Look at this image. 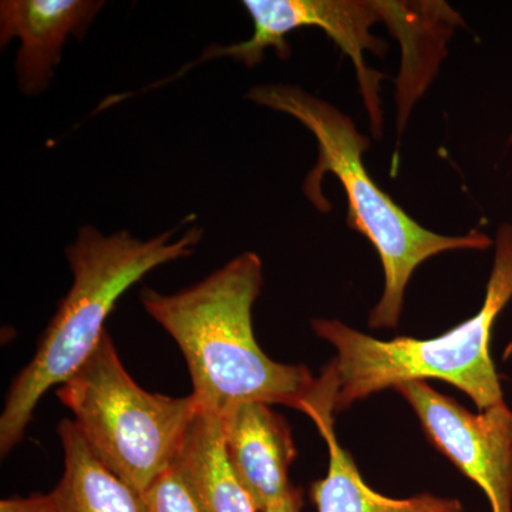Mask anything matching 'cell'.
<instances>
[{
	"label": "cell",
	"instance_id": "obj_6",
	"mask_svg": "<svg viewBox=\"0 0 512 512\" xmlns=\"http://www.w3.org/2000/svg\"><path fill=\"white\" fill-rule=\"evenodd\" d=\"M399 5L400 2L376 0H245L242 6L251 16L254 25L252 36L234 45H215L212 57H229L252 69L261 64L266 50L271 47L281 59H288L291 46L286 42V36L293 30H323L352 59L373 134L380 137L383 113L379 82L383 76L367 69L363 55L366 50H372L379 56L386 53V43L373 36L370 28L383 20H392Z\"/></svg>",
	"mask_w": 512,
	"mask_h": 512
},
{
	"label": "cell",
	"instance_id": "obj_3",
	"mask_svg": "<svg viewBox=\"0 0 512 512\" xmlns=\"http://www.w3.org/2000/svg\"><path fill=\"white\" fill-rule=\"evenodd\" d=\"M245 97L258 106L288 114L315 136L318 161L306 175L302 191L318 211H330L322 192L325 174H335L342 184L348 197L349 227L372 242L383 265V295L370 312V328L394 329L399 325L410 278L431 256L447 251H484L494 244L484 232L447 237L412 220L367 174L362 157L370 147L369 138L328 101L291 84H259Z\"/></svg>",
	"mask_w": 512,
	"mask_h": 512
},
{
	"label": "cell",
	"instance_id": "obj_13",
	"mask_svg": "<svg viewBox=\"0 0 512 512\" xmlns=\"http://www.w3.org/2000/svg\"><path fill=\"white\" fill-rule=\"evenodd\" d=\"M146 512H198L183 474L174 466L141 494Z\"/></svg>",
	"mask_w": 512,
	"mask_h": 512
},
{
	"label": "cell",
	"instance_id": "obj_2",
	"mask_svg": "<svg viewBox=\"0 0 512 512\" xmlns=\"http://www.w3.org/2000/svg\"><path fill=\"white\" fill-rule=\"evenodd\" d=\"M150 239L128 231L104 234L84 225L66 248L72 286L40 336L35 356L10 384L0 414V453L8 456L25 437L37 404L47 390L69 380L92 356L121 296L158 266L190 258L204 231L192 225Z\"/></svg>",
	"mask_w": 512,
	"mask_h": 512
},
{
	"label": "cell",
	"instance_id": "obj_15",
	"mask_svg": "<svg viewBox=\"0 0 512 512\" xmlns=\"http://www.w3.org/2000/svg\"><path fill=\"white\" fill-rule=\"evenodd\" d=\"M303 507V493L301 488L293 487L291 493L284 500L272 504L264 512H301Z\"/></svg>",
	"mask_w": 512,
	"mask_h": 512
},
{
	"label": "cell",
	"instance_id": "obj_4",
	"mask_svg": "<svg viewBox=\"0 0 512 512\" xmlns=\"http://www.w3.org/2000/svg\"><path fill=\"white\" fill-rule=\"evenodd\" d=\"M494 245L480 311L437 338L379 340L340 320H312L313 332L336 349L326 366L335 383V412L390 387L427 379L453 384L480 412L505 402L490 343L495 320L512 299L511 224L500 225Z\"/></svg>",
	"mask_w": 512,
	"mask_h": 512
},
{
	"label": "cell",
	"instance_id": "obj_5",
	"mask_svg": "<svg viewBox=\"0 0 512 512\" xmlns=\"http://www.w3.org/2000/svg\"><path fill=\"white\" fill-rule=\"evenodd\" d=\"M57 397L97 460L140 495L174 466L201 412L194 394L171 397L138 386L109 332Z\"/></svg>",
	"mask_w": 512,
	"mask_h": 512
},
{
	"label": "cell",
	"instance_id": "obj_8",
	"mask_svg": "<svg viewBox=\"0 0 512 512\" xmlns=\"http://www.w3.org/2000/svg\"><path fill=\"white\" fill-rule=\"evenodd\" d=\"M103 0H2L0 46L18 39L15 74L20 92L49 89L70 36L83 39L104 8Z\"/></svg>",
	"mask_w": 512,
	"mask_h": 512
},
{
	"label": "cell",
	"instance_id": "obj_10",
	"mask_svg": "<svg viewBox=\"0 0 512 512\" xmlns=\"http://www.w3.org/2000/svg\"><path fill=\"white\" fill-rule=\"evenodd\" d=\"M335 413L333 397H326L306 413L315 421L329 450L328 474L311 487L318 512H464V505L457 498L429 493L390 498L369 487L352 456L340 446L333 420Z\"/></svg>",
	"mask_w": 512,
	"mask_h": 512
},
{
	"label": "cell",
	"instance_id": "obj_14",
	"mask_svg": "<svg viewBox=\"0 0 512 512\" xmlns=\"http://www.w3.org/2000/svg\"><path fill=\"white\" fill-rule=\"evenodd\" d=\"M0 512H57L55 501L49 494L13 497L0 501Z\"/></svg>",
	"mask_w": 512,
	"mask_h": 512
},
{
	"label": "cell",
	"instance_id": "obj_1",
	"mask_svg": "<svg viewBox=\"0 0 512 512\" xmlns=\"http://www.w3.org/2000/svg\"><path fill=\"white\" fill-rule=\"evenodd\" d=\"M262 285L261 258L244 252L181 291L140 293L144 311L183 353L202 410L221 416L239 403L262 402L306 414L319 402V377L275 362L256 342L252 308Z\"/></svg>",
	"mask_w": 512,
	"mask_h": 512
},
{
	"label": "cell",
	"instance_id": "obj_7",
	"mask_svg": "<svg viewBox=\"0 0 512 512\" xmlns=\"http://www.w3.org/2000/svg\"><path fill=\"white\" fill-rule=\"evenodd\" d=\"M427 439L487 495L493 512H512V410L503 402L471 413L426 380L394 387Z\"/></svg>",
	"mask_w": 512,
	"mask_h": 512
},
{
	"label": "cell",
	"instance_id": "obj_9",
	"mask_svg": "<svg viewBox=\"0 0 512 512\" xmlns=\"http://www.w3.org/2000/svg\"><path fill=\"white\" fill-rule=\"evenodd\" d=\"M229 466L258 512L291 493L289 468L296 457L288 421L271 404L244 402L220 416Z\"/></svg>",
	"mask_w": 512,
	"mask_h": 512
},
{
	"label": "cell",
	"instance_id": "obj_11",
	"mask_svg": "<svg viewBox=\"0 0 512 512\" xmlns=\"http://www.w3.org/2000/svg\"><path fill=\"white\" fill-rule=\"evenodd\" d=\"M175 466L183 474L198 512H258L229 466L220 414L201 409Z\"/></svg>",
	"mask_w": 512,
	"mask_h": 512
},
{
	"label": "cell",
	"instance_id": "obj_12",
	"mask_svg": "<svg viewBox=\"0 0 512 512\" xmlns=\"http://www.w3.org/2000/svg\"><path fill=\"white\" fill-rule=\"evenodd\" d=\"M64 468L50 493L57 512H146L141 495L97 460L73 420L59 424Z\"/></svg>",
	"mask_w": 512,
	"mask_h": 512
}]
</instances>
